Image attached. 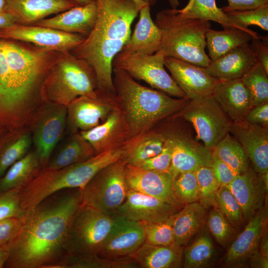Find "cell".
<instances>
[{
	"label": "cell",
	"mask_w": 268,
	"mask_h": 268,
	"mask_svg": "<svg viewBox=\"0 0 268 268\" xmlns=\"http://www.w3.org/2000/svg\"><path fill=\"white\" fill-rule=\"evenodd\" d=\"M115 217L86 204L76 212L65 244V255H97L109 233Z\"/></svg>",
	"instance_id": "52a82bcc"
},
{
	"label": "cell",
	"mask_w": 268,
	"mask_h": 268,
	"mask_svg": "<svg viewBox=\"0 0 268 268\" xmlns=\"http://www.w3.org/2000/svg\"><path fill=\"white\" fill-rule=\"evenodd\" d=\"M244 121L268 127V103L253 107L246 115Z\"/></svg>",
	"instance_id": "f5cc1de1"
},
{
	"label": "cell",
	"mask_w": 268,
	"mask_h": 268,
	"mask_svg": "<svg viewBox=\"0 0 268 268\" xmlns=\"http://www.w3.org/2000/svg\"><path fill=\"white\" fill-rule=\"evenodd\" d=\"M82 204L80 189L55 193L27 210L21 228L9 243L4 267L49 268L65 255L73 217Z\"/></svg>",
	"instance_id": "6da1fadb"
},
{
	"label": "cell",
	"mask_w": 268,
	"mask_h": 268,
	"mask_svg": "<svg viewBox=\"0 0 268 268\" xmlns=\"http://www.w3.org/2000/svg\"><path fill=\"white\" fill-rule=\"evenodd\" d=\"M228 5L221 7L224 12L255 8L268 4V0H227Z\"/></svg>",
	"instance_id": "db71d44e"
},
{
	"label": "cell",
	"mask_w": 268,
	"mask_h": 268,
	"mask_svg": "<svg viewBox=\"0 0 268 268\" xmlns=\"http://www.w3.org/2000/svg\"><path fill=\"white\" fill-rule=\"evenodd\" d=\"M172 147L168 172L174 179L180 173L194 171L202 166H211L212 149L197 142L186 132L163 133Z\"/></svg>",
	"instance_id": "4fadbf2b"
},
{
	"label": "cell",
	"mask_w": 268,
	"mask_h": 268,
	"mask_svg": "<svg viewBox=\"0 0 268 268\" xmlns=\"http://www.w3.org/2000/svg\"><path fill=\"white\" fill-rule=\"evenodd\" d=\"M6 0H0V12L6 11Z\"/></svg>",
	"instance_id": "94428289"
},
{
	"label": "cell",
	"mask_w": 268,
	"mask_h": 268,
	"mask_svg": "<svg viewBox=\"0 0 268 268\" xmlns=\"http://www.w3.org/2000/svg\"><path fill=\"white\" fill-rule=\"evenodd\" d=\"M98 89L95 73L89 65L67 55L49 69L42 84L41 97L44 102L67 107L79 97H96Z\"/></svg>",
	"instance_id": "8992f818"
},
{
	"label": "cell",
	"mask_w": 268,
	"mask_h": 268,
	"mask_svg": "<svg viewBox=\"0 0 268 268\" xmlns=\"http://www.w3.org/2000/svg\"><path fill=\"white\" fill-rule=\"evenodd\" d=\"M77 5H86L93 2L92 0H72Z\"/></svg>",
	"instance_id": "680465c9"
},
{
	"label": "cell",
	"mask_w": 268,
	"mask_h": 268,
	"mask_svg": "<svg viewBox=\"0 0 268 268\" xmlns=\"http://www.w3.org/2000/svg\"><path fill=\"white\" fill-rule=\"evenodd\" d=\"M268 128L244 121L231 122L229 130L242 146L255 171L260 174L268 172Z\"/></svg>",
	"instance_id": "d6986e66"
},
{
	"label": "cell",
	"mask_w": 268,
	"mask_h": 268,
	"mask_svg": "<svg viewBox=\"0 0 268 268\" xmlns=\"http://www.w3.org/2000/svg\"><path fill=\"white\" fill-rule=\"evenodd\" d=\"M241 79L251 94L254 106L268 103V74L259 63Z\"/></svg>",
	"instance_id": "f35d334b"
},
{
	"label": "cell",
	"mask_w": 268,
	"mask_h": 268,
	"mask_svg": "<svg viewBox=\"0 0 268 268\" xmlns=\"http://www.w3.org/2000/svg\"><path fill=\"white\" fill-rule=\"evenodd\" d=\"M249 167L227 186L239 203L243 215L250 219L260 210L264 201V190L268 186V175L261 174Z\"/></svg>",
	"instance_id": "ffe728a7"
},
{
	"label": "cell",
	"mask_w": 268,
	"mask_h": 268,
	"mask_svg": "<svg viewBox=\"0 0 268 268\" xmlns=\"http://www.w3.org/2000/svg\"><path fill=\"white\" fill-rule=\"evenodd\" d=\"M181 247L174 244L155 245L144 242L132 258L138 268H169L178 265L181 258Z\"/></svg>",
	"instance_id": "d6a6232c"
},
{
	"label": "cell",
	"mask_w": 268,
	"mask_h": 268,
	"mask_svg": "<svg viewBox=\"0 0 268 268\" xmlns=\"http://www.w3.org/2000/svg\"><path fill=\"white\" fill-rule=\"evenodd\" d=\"M168 1L172 9H177L180 4L179 0H168Z\"/></svg>",
	"instance_id": "91938a15"
},
{
	"label": "cell",
	"mask_w": 268,
	"mask_h": 268,
	"mask_svg": "<svg viewBox=\"0 0 268 268\" xmlns=\"http://www.w3.org/2000/svg\"><path fill=\"white\" fill-rule=\"evenodd\" d=\"M220 185L228 186L237 175L212 151L210 166Z\"/></svg>",
	"instance_id": "f907efd6"
},
{
	"label": "cell",
	"mask_w": 268,
	"mask_h": 268,
	"mask_svg": "<svg viewBox=\"0 0 268 268\" xmlns=\"http://www.w3.org/2000/svg\"><path fill=\"white\" fill-rule=\"evenodd\" d=\"M250 46L256 60L265 72L268 74V38L259 36L251 40Z\"/></svg>",
	"instance_id": "816d5d0a"
},
{
	"label": "cell",
	"mask_w": 268,
	"mask_h": 268,
	"mask_svg": "<svg viewBox=\"0 0 268 268\" xmlns=\"http://www.w3.org/2000/svg\"><path fill=\"white\" fill-rule=\"evenodd\" d=\"M97 14V7L93 1L86 5H76L53 17L42 19L34 25L87 36L94 26Z\"/></svg>",
	"instance_id": "cb8c5ba5"
},
{
	"label": "cell",
	"mask_w": 268,
	"mask_h": 268,
	"mask_svg": "<svg viewBox=\"0 0 268 268\" xmlns=\"http://www.w3.org/2000/svg\"><path fill=\"white\" fill-rule=\"evenodd\" d=\"M171 159V145L169 140L165 137V142L162 151L157 155L144 161L138 166L149 170L168 172Z\"/></svg>",
	"instance_id": "c3c4849f"
},
{
	"label": "cell",
	"mask_w": 268,
	"mask_h": 268,
	"mask_svg": "<svg viewBox=\"0 0 268 268\" xmlns=\"http://www.w3.org/2000/svg\"><path fill=\"white\" fill-rule=\"evenodd\" d=\"M177 207L156 198L128 190L125 201L114 215L139 222H158L174 214Z\"/></svg>",
	"instance_id": "ac0fdd59"
},
{
	"label": "cell",
	"mask_w": 268,
	"mask_h": 268,
	"mask_svg": "<svg viewBox=\"0 0 268 268\" xmlns=\"http://www.w3.org/2000/svg\"><path fill=\"white\" fill-rule=\"evenodd\" d=\"M225 13L231 21L244 30L253 32L248 27L256 25L268 31V4L253 9L231 11Z\"/></svg>",
	"instance_id": "60d3db41"
},
{
	"label": "cell",
	"mask_w": 268,
	"mask_h": 268,
	"mask_svg": "<svg viewBox=\"0 0 268 268\" xmlns=\"http://www.w3.org/2000/svg\"><path fill=\"white\" fill-rule=\"evenodd\" d=\"M195 171L199 186L200 203L205 207L215 204V196L220 184L212 168L202 166Z\"/></svg>",
	"instance_id": "b9f144b4"
},
{
	"label": "cell",
	"mask_w": 268,
	"mask_h": 268,
	"mask_svg": "<svg viewBox=\"0 0 268 268\" xmlns=\"http://www.w3.org/2000/svg\"><path fill=\"white\" fill-rule=\"evenodd\" d=\"M217 156L237 175L249 168L247 156L237 139L228 133L212 149Z\"/></svg>",
	"instance_id": "74e56055"
},
{
	"label": "cell",
	"mask_w": 268,
	"mask_h": 268,
	"mask_svg": "<svg viewBox=\"0 0 268 268\" xmlns=\"http://www.w3.org/2000/svg\"><path fill=\"white\" fill-rule=\"evenodd\" d=\"M5 132L1 128H0V136L2 135Z\"/></svg>",
	"instance_id": "6125c7cd"
},
{
	"label": "cell",
	"mask_w": 268,
	"mask_h": 268,
	"mask_svg": "<svg viewBox=\"0 0 268 268\" xmlns=\"http://www.w3.org/2000/svg\"><path fill=\"white\" fill-rule=\"evenodd\" d=\"M97 10L94 26L75 47L76 57L93 69L98 89L116 94L113 61L129 40L140 8L132 0H92Z\"/></svg>",
	"instance_id": "7a4b0ae2"
},
{
	"label": "cell",
	"mask_w": 268,
	"mask_h": 268,
	"mask_svg": "<svg viewBox=\"0 0 268 268\" xmlns=\"http://www.w3.org/2000/svg\"><path fill=\"white\" fill-rule=\"evenodd\" d=\"M10 254L8 244L0 245V268L4 267Z\"/></svg>",
	"instance_id": "9f6ffc18"
},
{
	"label": "cell",
	"mask_w": 268,
	"mask_h": 268,
	"mask_svg": "<svg viewBox=\"0 0 268 268\" xmlns=\"http://www.w3.org/2000/svg\"><path fill=\"white\" fill-rule=\"evenodd\" d=\"M212 95L231 122L244 121L254 107L251 94L241 78L219 81Z\"/></svg>",
	"instance_id": "7402d4cb"
},
{
	"label": "cell",
	"mask_w": 268,
	"mask_h": 268,
	"mask_svg": "<svg viewBox=\"0 0 268 268\" xmlns=\"http://www.w3.org/2000/svg\"><path fill=\"white\" fill-rule=\"evenodd\" d=\"M215 204L227 220L233 225L242 220V209L227 186L220 185L215 196Z\"/></svg>",
	"instance_id": "f6af8a7d"
},
{
	"label": "cell",
	"mask_w": 268,
	"mask_h": 268,
	"mask_svg": "<svg viewBox=\"0 0 268 268\" xmlns=\"http://www.w3.org/2000/svg\"><path fill=\"white\" fill-rule=\"evenodd\" d=\"M113 226L97 255L113 260L133 259L145 242L142 227L139 222L114 215Z\"/></svg>",
	"instance_id": "5bb4252c"
},
{
	"label": "cell",
	"mask_w": 268,
	"mask_h": 268,
	"mask_svg": "<svg viewBox=\"0 0 268 268\" xmlns=\"http://www.w3.org/2000/svg\"><path fill=\"white\" fill-rule=\"evenodd\" d=\"M138 14L139 19L134 31L120 52L153 54L159 49L162 39L161 31L152 19L149 5L142 7Z\"/></svg>",
	"instance_id": "484cf974"
},
{
	"label": "cell",
	"mask_w": 268,
	"mask_h": 268,
	"mask_svg": "<svg viewBox=\"0 0 268 268\" xmlns=\"http://www.w3.org/2000/svg\"><path fill=\"white\" fill-rule=\"evenodd\" d=\"M179 114L193 126L197 138L210 149L229 133L231 122L212 95L190 100Z\"/></svg>",
	"instance_id": "30bf717a"
},
{
	"label": "cell",
	"mask_w": 268,
	"mask_h": 268,
	"mask_svg": "<svg viewBox=\"0 0 268 268\" xmlns=\"http://www.w3.org/2000/svg\"><path fill=\"white\" fill-rule=\"evenodd\" d=\"M113 81L127 126L129 140L141 136L158 122L179 113L190 100L173 98L144 86L116 67H113Z\"/></svg>",
	"instance_id": "3957f363"
},
{
	"label": "cell",
	"mask_w": 268,
	"mask_h": 268,
	"mask_svg": "<svg viewBox=\"0 0 268 268\" xmlns=\"http://www.w3.org/2000/svg\"><path fill=\"white\" fill-rule=\"evenodd\" d=\"M155 23L162 34L158 51L165 57L201 67L209 65L211 61L205 48V35L211 28L210 21L186 17L177 9L167 8L157 13Z\"/></svg>",
	"instance_id": "277c9868"
},
{
	"label": "cell",
	"mask_w": 268,
	"mask_h": 268,
	"mask_svg": "<svg viewBox=\"0 0 268 268\" xmlns=\"http://www.w3.org/2000/svg\"><path fill=\"white\" fill-rule=\"evenodd\" d=\"M165 58L160 51L151 55L120 52L114 58L113 67L122 69L134 79L143 80L169 95L178 98H187L166 71Z\"/></svg>",
	"instance_id": "9c48e42d"
},
{
	"label": "cell",
	"mask_w": 268,
	"mask_h": 268,
	"mask_svg": "<svg viewBox=\"0 0 268 268\" xmlns=\"http://www.w3.org/2000/svg\"><path fill=\"white\" fill-rule=\"evenodd\" d=\"M165 142V137L162 132L150 130L125 144L122 158L128 164L138 166L144 161L160 153Z\"/></svg>",
	"instance_id": "836d02e7"
},
{
	"label": "cell",
	"mask_w": 268,
	"mask_h": 268,
	"mask_svg": "<svg viewBox=\"0 0 268 268\" xmlns=\"http://www.w3.org/2000/svg\"><path fill=\"white\" fill-rule=\"evenodd\" d=\"M140 9L146 5L150 6L153 5L156 2L157 0H132Z\"/></svg>",
	"instance_id": "6f0895ef"
},
{
	"label": "cell",
	"mask_w": 268,
	"mask_h": 268,
	"mask_svg": "<svg viewBox=\"0 0 268 268\" xmlns=\"http://www.w3.org/2000/svg\"><path fill=\"white\" fill-rule=\"evenodd\" d=\"M124 147V145L97 154L85 161L61 169L43 168L22 189L21 206L24 209L28 210L59 191L83 189L99 171L123 157Z\"/></svg>",
	"instance_id": "5b68a950"
},
{
	"label": "cell",
	"mask_w": 268,
	"mask_h": 268,
	"mask_svg": "<svg viewBox=\"0 0 268 268\" xmlns=\"http://www.w3.org/2000/svg\"><path fill=\"white\" fill-rule=\"evenodd\" d=\"M165 67L186 97L193 99L212 95L219 80L203 67L179 59L165 57Z\"/></svg>",
	"instance_id": "e0dca14e"
},
{
	"label": "cell",
	"mask_w": 268,
	"mask_h": 268,
	"mask_svg": "<svg viewBox=\"0 0 268 268\" xmlns=\"http://www.w3.org/2000/svg\"><path fill=\"white\" fill-rule=\"evenodd\" d=\"M125 179L128 190L153 197L179 206L180 201L173 188V177L168 172H158L126 164Z\"/></svg>",
	"instance_id": "2e32d148"
},
{
	"label": "cell",
	"mask_w": 268,
	"mask_h": 268,
	"mask_svg": "<svg viewBox=\"0 0 268 268\" xmlns=\"http://www.w3.org/2000/svg\"><path fill=\"white\" fill-rule=\"evenodd\" d=\"M16 23L14 16L8 11L0 12V29L11 27Z\"/></svg>",
	"instance_id": "11a10c76"
},
{
	"label": "cell",
	"mask_w": 268,
	"mask_h": 268,
	"mask_svg": "<svg viewBox=\"0 0 268 268\" xmlns=\"http://www.w3.org/2000/svg\"><path fill=\"white\" fill-rule=\"evenodd\" d=\"M178 10L186 17L214 21L220 24L223 28L235 27L244 30L228 18L221 8L217 6L215 0H189L184 8ZM248 32L258 34L255 31Z\"/></svg>",
	"instance_id": "8d00e7d4"
},
{
	"label": "cell",
	"mask_w": 268,
	"mask_h": 268,
	"mask_svg": "<svg viewBox=\"0 0 268 268\" xmlns=\"http://www.w3.org/2000/svg\"><path fill=\"white\" fill-rule=\"evenodd\" d=\"M139 223L143 230L145 242L155 245L174 244L172 215L163 221Z\"/></svg>",
	"instance_id": "7bdbcfd3"
},
{
	"label": "cell",
	"mask_w": 268,
	"mask_h": 268,
	"mask_svg": "<svg viewBox=\"0 0 268 268\" xmlns=\"http://www.w3.org/2000/svg\"><path fill=\"white\" fill-rule=\"evenodd\" d=\"M257 63L250 44L240 46L211 61L205 71L219 81L241 78Z\"/></svg>",
	"instance_id": "d4e9b609"
},
{
	"label": "cell",
	"mask_w": 268,
	"mask_h": 268,
	"mask_svg": "<svg viewBox=\"0 0 268 268\" xmlns=\"http://www.w3.org/2000/svg\"><path fill=\"white\" fill-rule=\"evenodd\" d=\"M264 222L262 211L257 212L249 219L243 231L228 249L224 260L226 265H238L256 254L262 236Z\"/></svg>",
	"instance_id": "83f0119b"
},
{
	"label": "cell",
	"mask_w": 268,
	"mask_h": 268,
	"mask_svg": "<svg viewBox=\"0 0 268 268\" xmlns=\"http://www.w3.org/2000/svg\"><path fill=\"white\" fill-rule=\"evenodd\" d=\"M95 155L92 146L79 132L72 133L68 140L54 157L50 159L44 168L51 170L61 169L85 161Z\"/></svg>",
	"instance_id": "e575fe53"
},
{
	"label": "cell",
	"mask_w": 268,
	"mask_h": 268,
	"mask_svg": "<svg viewBox=\"0 0 268 268\" xmlns=\"http://www.w3.org/2000/svg\"><path fill=\"white\" fill-rule=\"evenodd\" d=\"M44 166L35 150L14 163L1 177L0 191L23 188L32 181Z\"/></svg>",
	"instance_id": "1f68e13d"
},
{
	"label": "cell",
	"mask_w": 268,
	"mask_h": 268,
	"mask_svg": "<svg viewBox=\"0 0 268 268\" xmlns=\"http://www.w3.org/2000/svg\"><path fill=\"white\" fill-rule=\"evenodd\" d=\"M25 127L6 59L0 46V128L5 133Z\"/></svg>",
	"instance_id": "603a6c76"
},
{
	"label": "cell",
	"mask_w": 268,
	"mask_h": 268,
	"mask_svg": "<svg viewBox=\"0 0 268 268\" xmlns=\"http://www.w3.org/2000/svg\"><path fill=\"white\" fill-rule=\"evenodd\" d=\"M137 265L133 259L113 260L97 255L81 256L64 255L50 268H136Z\"/></svg>",
	"instance_id": "d590c367"
},
{
	"label": "cell",
	"mask_w": 268,
	"mask_h": 268,
	"mask_svg": "<svg viewBox=\"0 0 268 268\" xmlns=\"http://www.w3.org/2000/svg\"><path fill=\"white\" fill-rule=\"evenodd\" d=\"M79 132L96 154L122 147L129 140L127 126L120 107L113 111L101 124Z\"/></svg>",
	"instance_id": "44dd1931"
},
{
	"label": "cell",
	"mask_w": 268,
	"mask_h": 268,
	"mask_svg": "<svg viewBox=\"0 0 268 268\" xmlns=\"http://www.w3.org/2000/svg\"><path fill=\"white\" fill-rule=\"evenodd\" d=\"M259 36L235 27L222 30L209 29L206 33V47L208 57L214 61L233 49L249 43L253 38Z\"/></svg>",
	"instance_id": "f546056e"
},
{
	"label": "cell",
	"mask_w": 268,
	"mask_h": 268,
	"mask_svg": "<svg viewBox=\"0 0 268 268\" xmlns=\"http://www.w3.org/2000/svg\"><path fill=\"white\" fill-rule=\"evenodd\" d=\"M24 217H9L0 220V245L8 244L13 240L21 228Z\"/></svg>",
	"instance_id": "681fc988"
},
{
	"label": "cell",
	"mask_w": 268,
	"mask_h": 268,
	"mask_svg": "<svg viewBox=\"0 0 268 268\" xmlns=\"http://www.w3.org/2000/svg\"><path fill=\"white\" fill-rule=\"evenodd\" d=\"M119 108L116 94L98 89L96 97L80 96L67 107V122L70 132L85 131L104 122Z\"/></svg>",
	"instance_id": "7c38bea8"
},
{
	"label": "cell",
	"mask_w": 268,
	"mask_h": 268,
	"mask_svg": "<svg viewBox=\"0 0 268 268\" xmlns=\"http://www.w3.org/2000/svg\"><path fill=\"white\" fill-rule=\"evenodd\" d=\"M67 122V107L44 102L28 126L34 145L44 168L64 134Z\"/></svg>",
	"instance_id": "8fae6325"
},
{
	"label": "cell",
	"mask_w": 268,
	"mask_h": 268,
	"mask_svg": "<svg viewBox=\"0 0 268 268\" xmlns=\"http://www.w3.org/2000/svg\"><path fill=\"white\" fill-rule=\"evenodd\" d=\"M174 193L180 202L189 203L199 198V186L195 171L179 174L173 180Z\"/></svg>",
	"instance_id": "ee69618b"
},
{
	"label": "cell",
	"mask_w": 268,
	"mask_h": 268,
	"mask_svg": "<svg viewBox=\"0 0 268 268\" xmlns=\"http://www.w3.org/2000/svg\"><path fill=\"white\" fill-rule=\"evenodd\" d=\"M214 254L211 239L207 235H202L185 250L184 266L191 268L202 267L209 263Z\"/></svg>",
	"instance_id": "ab89813d"
},
{
	"label": "cell",
	"mask_w": 268,
	"mask_h": 268,
	"mask_svg": "<svg viewBox=\"0 0 268 268\" xmlns=\"http://www.w3.org/2000/svg\"><path fill=\"white\" fill-rule=\"evenodd\" d=\"M6 11L17 22L36 23L45 17L66 11L76 4L72 0H6Z\"/></svg>",
	"instance_id": "4316f807"
},
{
	"label": "cell",
	"mask_w": 268,
	"mask_h": 268,
	"mask_svg": "<svg viewBox=\"0 0 268 268\" xmlns=\"http://www.w3.org/2000/svg\"><path fill=\"white\" fill-rule=\"evenodd\" d=\"M3 39L31 43L48 50L66 51L80 44L84 38L81 35L67 33L49 27L15 25L0 29Z\"/></svg>",
	"instance_id": "9a60e30c"
},
{
	"label": "cell",
	"mask_w": 268,
	"mask_h": 268,
	"mask_svg": "<svg viewBox=\"0 0 268 268\" xmlns=\"http://www.w3.org/2000/svg\"><path fill=\"white\" fill-rule=\"evenodd\" d=\"M126 162L121 158L99 171L81 189L82 203L114 215L125 201Z\"/></svg>",
	"instance_id": "ba28073f"
},
{
	"label": "cell",
	"mask_w": 268,
	"mask_h": 268,
	"mask_svg": "<svg viewBox=\"0 0 268 268\" xmlns=\"http://www.w3.org/2000/svg\"><path fill=\"white\" fill-rule=\"evenodd\" d=\"M206 207L196 201L187 203L172 215L174 244L181 247L187 244L203 224Z\"/></svg>",
	"instance_id": "f1b7e54d"
},
{
	"label": "cell",
	"mask_w": 268,
	"mask_h": 268,
	"mask_svg": "<svg viewBox=\"0 0 268 268\" xmlns=\"http://www.w3.org/2000/svg\"><path fill=\"white\" fill-rule=\"evenodd\" d=\"M207 224L210 232L218 243L223 245L227 242L232 233L231 227L218 209L214 208L211 211Z\"/></svg>",
	"instance_id": "7dc6e473"
},
{
	"label": "cell",
	"mask_w": 268,
	"mask_h": 268,
	"mask_svg": "<svg viewBox=\"0 0 268 268\" xmlns=\"http://www.w3.org/2000/svg\"><path fill=\"white\" fill-rule=\"evenodd\" d=\"M22 188L0 191V220L9 217H23L27 210L21 204Z\"/></svg>",
	"instance_id": "bcb514c9"
},
{
	"label": "cell",
	"mask_w": 268,
	"mask_h": 268,
	"mask_svg": "<svg viewBox=\"0 0 268 268\" xmlns=\"http://www.w3.org/2000/svg\"><path fill=\"white\" fill-rule=\"evenodd\" d=\"M4 134L0 139V177L29 152L32 144L31 133L28 127Z\"/></svg>",
	"instance_id": "4dcf8cb0"
}]
</instances>
